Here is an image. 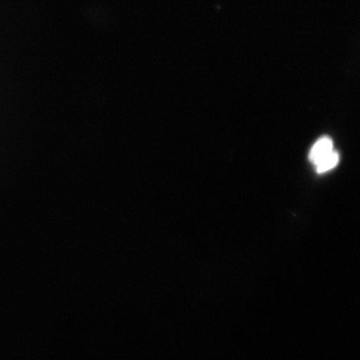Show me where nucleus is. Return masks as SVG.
Returning a JSON list of instances; mask_svg holds the SVG:
<instances>
[{"label": "nucleus", "instance_id": "1", "mask_svg": "<svg viewBox=\"0 0 360 360\" xmlns=\"http://www.w3.org/2000/svg\"><path fill=\"white\" fill-rule=\"evenodd\" d=\"M334 150V143L332 139L328 136L322 137L310 150L309 160L313 165H316L319 161Z\"/></svg>", "mask_w": 360, "mask_h": 360}, {"label": "nucleus", "instance_id": "2", "mask_svg": "<svg viewBox=\"0 0 360 360\" xmlns=\"http://www.w3.org/2000/svg\"><path fill=\"white\" fill-rule=\"evenodd\" d=\"M339 153L334 150L332 151L330 154H328L326 157L323 158V159L319 161L315 166H316L317 172L319 174H323L327 172V171L334 169L335 166L339 164Z\"/></svg>", "mask_w": 360, "mask_h": 360}]
</instances>
